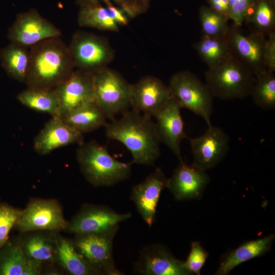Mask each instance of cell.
I'll use <instances>...</instances> for the list:
<instances>
[{"instance_id":"obj_12","label":"cell","mask_w":275,"mask_h":275,"mask_svg":"<svg viewBox=\"0 0 275 275\" xmlns=\"http://www.w3.org/2000/svg\"><path fill=\"white\" fill-rule=\"evenodd\" d=\"M193 155V167L206 171L219 163L229 151V138L220 127L212 125L201 135L188 138Z\"/></svg>"},{"instance_id":"obj_2","label":"cell","mask_w":275,"mask_h":275,"mask_svg":"<svg viewBox=\"0 0 275 275\" xmlns=\"http://www.w3.org/2000/svg\"><path fill=\"white\" fill-rule=\"evenodd\" d=\"M68 48L60 37L43 40L30 47L27 87L54 89L74 70Z\"/></svg>"},{"instance_id":"obj_9","label":"cell","mask_w":275,"mask_h":275,"mask_svg":"<svg viewBox=\"0 0 275 275\" xmlns=\"http://www.w3.org/2000/svg\"><path fill=\"white\" fill-rule=\"evenodd\" d=\"M118 229L101 234H76L72 240L77 251L98 274H124L116 268L113 254Z\"/></svg>"},{"instance_id":"obj_7","label":"cell","mask_w":275,"mask_h":275,"mask_svg":"<svg viewBox=\"0 0 275 275\" xmlns=\"http://www.w3.org/2000/svg\"><path fill=\"white\" fill-rule=\"evenodd\" d=\"M68 48L74 67L93 73L106 67L114 56L105 38L81 31L73 34Z\"/></svg>"},{"instance_id":"obj_4","label":"cell","mask_w":275,"mask_h":275,"mask_svg":"<svg viewBox=\"0 0 275 275\" xmlns=\"http://www.w3.org/2000/svg\"><path fill=\"white\" fill-rule=\"evenodd\" d=\"M206 85L213 97L224 100L250 95L255 76L231 53L205 72Z\"/></svg>"},{"instance_id":"obj_32","label":"cell","mask_w":275,"mask_h":275,"mask_svg":"<svg viewBox=\"0 0 275 275\" xmlns=\"http://www.w3.org/2000/svg\"><path fill=\"white\" fill-rule=\"evenodd\" d=\"M199 19L203 35L210 37H225L230 28L229 19L209 7L201 6L199 9Z\"/></svg>"},{"instance_id":"obj_24","label":"cell","mask_w":275,"mask_h":275,"mask_svg":"<svg viewBox=\"0 0 275 275\" xmlns=\"http://www.w3.org/2000/svg\"><path fill=\"white\" fill-rule=\"evenodd\" d=\"M0 59L9 76L25 84L29 67L30 47L11 42L0 50Z\"/></svg>"},{"instance_id":"obj_36","label":"cell","mask_w":275,"mask_h":275,"mask_svg":"<svg viewBox=\"0 0 275 275\" xmlns=\"http://www.w3.org/2000/svg\"><path fill=\"white\" fill-rule=\"evenodd\" d=\"M264 61L266 69L272 72L275 71V32L270 33L266 39Z\"/></svg>"},{"instance_id":"obj_40","label":"cell","mask_w":275,"mask_h":275,"mask_svg":"<svg viewBox=\"0 0 275 275\" xmlns=\"http://www.w3.org/2000/svg\"><path fill=\"white\" fill-rule=\"evenodd\" d=\"M42 269V263L28 258L27 264L22 275H39L41 274Z\"/></svg>"},{"instance_id":"obj_18","label":"cell","mask_w":275,"mask_h":275,"mask_svg":"<svg viewBox=\"0 0 275 275\" xmlns=\"http://www.w3.org/2000/svg\"><path fill=\"white\" fill-rule=\"evenodd\" d=\"M168 181V178L163 171L157 168L142 182L132 188L130 199L149 227L154 223L160 195L167 187Z\"/></svg>"},{"instance_id":"obj_11","label":"cell","mask_w":275,"mask_h":275,"mask_svg":"<svg viewBox=\"0 0 275 275\" xmlns=\"http://www.w3.org/2000/svg\"><path fill=\"white\" fill-rule=\"evenodd\" d=\"M130 212L119 213L104 205H84L69 222L65 230L76 234H101L119 228V224L130 218Z\"/></svg>"},{"instance_id":"obj_1","label":"cell","mask_w":275,"mask_h":275,"mask_svg":"<svg viewBox=\"0 0 275 275\" xmlns=\"http://www.w3.org/2000/svg\"><path fill=\"white\" fill-rule=\"evenodd\" d=\"M104 127L108 139L119 141L130 151L131 164L153 166L159 157L160 141L151 117L129 109Z\"/></svg>"},{"instance_id":"obj_38","label":"cell","mask_w":275,"mask_h":275,"mask_svg":"<svg viewBox=\"0 0 275 275\" xmlns=\"http://www.w3.org/2000/svg\"><path fill=\"white\" fill-rule=\"evenodd\" d=\"M107 7L114 20L118 25H125L128 24L129 18L122 9L114 5Z\"/></svg>"},{"instance_id":"obj_3","label":"cell","mask_w":275,"mask_h":275,"mask_svg":"<svg viewBox=\"0 0 275 275\" xmlns=\"http://www.w3.org/2000/svg\"><path fill=\"white\" fill-rule=\"evenodd\" d=\"M76 155L83 175L95 187L114 185L128 179L131 175V162L116 160L105 146L96 141L79 145Z\"/></svg>"},{"instance_id":"obj_33","label":"cell","mask_w":275,"mask_h":275,"mask_svg":"<svg viewBox=\"0 0 275 275\" xmlns=\"http://www.w3.org/2000/svg\"><path fill=\"white\" fill-rule=\"evenodd\" d=\"M22 211L7 204H0V250L8 240L9 233Z\"/></svg>"},{"instance_id":"obj_5","label":"cell","mask_w":275,"mask_h":275,"mask_svg":"<svg viewBox=\"0 0 275 275\" xmlns=\"http://www.w3.org/2000/svg\"><path fill=\"white\" fill-rule=\"evenodd\" d=\"M95 102L106 119L115 117L131 107L129 84L118 72L105 67L94 73Z\"/></svg>"},{"instance_id":"obj_19","label":"cell","mask_w":275,"mask_h":275,"mask_svg":"<svg viewBox=\"0 0 275 275\" xmlns=\"http://www.w3.org/2000/svg\"><path fill=\"white\" fill-rule=\"evenodd\" d=\"M84 142L82 133L66 123L60 117H51L36 136L34 151L39 155L49 154L55 149Z\"/></svg>"},{"instance_id":"obj_17","label":"cell","mask_w":275,"mask_h":275,"mask_svg":"<svg viewBox=\"0 0 275 275\" xmlns=\"http://www.w3.org/2000/svg\"><path fill=\"white\" fill-rule=\"evenodd\" d=\"M181 107L171 96L154 117L160 142L164 143L175 154L180 162H183L181 143L188 137L184 132L181 115Z\"/></svg>"},{"instance_id":"obj_14","label":"cell","mask_w":275,"mask_h":275,"mask_svg":"<svg viewBox=\"0 0 275 275\" xmlns=\"http://www.w3.org/2000/svg\"><path fill=\"white\" fill-rule=\"evenodd\" d=\"M60 106L61 116L95 102L94 73L77 69L55 88Z\"/></svg>"},{"instance_id":"obj_15","label":"cell","mask_w":275,"mask_h":275,"mask_svg":"<svg viewBox=\"0 0 275 275\" xmlns=\"http://www.w3.org/2000/svg\"><path fill=\"white\" fill-rule=\"evenodd\" d=\"M170 96L168 86L155 76H145L131 85L132 109L151 118L155 116Z\"/></svg>"},{"instance_id":"obj_35","label":"cell","mask_w":275,"mask_h":275,"mask_svg":"<svg viewBox=\"0 0 275 275\" xmlns=\"http://www.w3.org/2000/svg\"><path fill=\"white\" fill-rule=\"evenodd\" d=\"M229 5V19L233 24L240 27L255 0H228Z\"/></svg>"},{"instance_id":"obj_23","label":"cell","mask_w":275,"mask_h":275,"mask_svg":"<svg viewBox=\"0 0 275 275\" xmlns=\"http://www.w3.org/2000/svg\"><path fill=\"white\" fill-rule=\"evenodd\" d=\"M22 105L32 109L46 113L51 117H60L61 106L55 88L27 87L16 97Z\"/></svg>"},{"instance_id":"obj_16","label":"cell","mask_w":275,"mask_h":275,"mask_svg":"<svg viewBox=\"0 0 275 275\" xmlns=\"http://www.w3.org/2000/svg\"><path fill=\"white\" fill-rule=\"evenodd\" d=\"M134 271L145 275L192 274L184 261L175 258L166 247L160 244L149 245L141 250Z\"/></svg>"},{"instance_id":"obj_39","label":"cell","mask_w":275,"mask_h":275,"mask_svg":"<svg viewBox=\"0 0 275 275\" xmlns=\"http://www.w3.org/2000/svg\"><path fill=\"white\" fill-rule=\"evenodd\" d=\"M209 7L229 19V5L228 0H206Z\"/></svg>"},{"instance_id":"obj_10","label":"cell","mask_w":275,"mask_h":275,"mask_svg":"<svg viewBox=\"0 0 275 275\" xmlns=\"http://www.w3.org/2000/svg\"><path fill=\"white\" fill-rule=\"evenodd\" d=\"M230 53L256 76L267 70L264 61L266 36L252 32L245 34L233 24L226 35Z\"/></svg>"},{"instance_id":"obj_25","label":"cell","mask_w":275,"mask_h":275,"mask_svg":"<svg viewBox=\"0 0 275 275\" xmlns=\"http://www.w3.org/2000/svg\"><path fill=\"white\" fill-rule=\"evenodd\" d=\"M67 124L84 134L93 131L107 124L101 109L93 102L60 117Z\"/></svg>"},{"instance_id":"obj_41","label":"cell","mask_w":275,"mask_h":275,"mask_svg":"<svg viewBox=\"0 0 275 275\" xmlns=\"http://www.w3.org/2000/svg\"><path fill=\"white\" fill-rule=\"evenodd\" d=\"M146 10L148 8L151 0H134Z\"/></svg>"},{"instance_id":"obj_37","label":"cell","mask_w":275,"mask_h":275,"mask_svg":"<svg viewBox=\"0 0 275 275\" xmlns=\"http://www.w3.org/2000/svg\"><path fill=\"white\" fill-rule=\"evenodd\" d=\"M116 6L122 9L129 18H133L146 11L134 0H111Z\"/></svg>"},{"instance_id":"obj_29","label":"cell","mask_w":275,"mask_h":275,"mask_svg":"<svg viewBox=\"0 0 275 275\" xmlns=\"http://www.w3.org/2000/svg\"><path fill=\"white\" fill-rule=\"evenodd\" d=\"M194 47L208 68L214 66L230 54L226 36L210 37L202 35Z\"/></svg>"},{"instance_id":"obj_31","label":"cell","mask_w":275,"mask_h":275,"mask_svg":"<svg viewBox=\"0 0 275 275\" xmlns=\"http://www.w3.org/2000/svg\"><path fill=\"white\" fill-rule=\"evenodd\" d=\"M255 104L263 109L275 108V76L266 70L255 76L250 95Z\"/></svg>"},{"instance_id":"obj_6","label":"cell","mask_w":275,"mask_h":275,"mask_svg":"<svg viewBox=\"0 0 275 275\" xmlns=\"http://www.w3.org/2000/svg\"><path fill=\"white\" fill-rule=\"evenodd\" d=\"M170 95L182 108H186L202 117L208 126L212 124L213 99L209 89L195 74L188 71L174 74L168 85Z\"/></svg>"},{"instance_id":"obj_22","label":"cell","mask_w":275,"mask_h":275,"mask_svg":"<svg viewBox=\"0 0 275 275\" xmlns=\"http://www.w3.org/2000/svg\"><path fill=\"white\" fill-rule=\"evenodd\" d=\"M56 261L71 275H94L98 273L76 250L72 240L54 233Z\"/></svg>"},{"instance_id":"obj_13","label":"cell","mask_w":275,"mask_h":275,"mask_svg":"<svg viewBox=\"0 0 275 275\" xmlns=\"http://www.w3.org/2000/svg\"><path fill=\"white\" fill-rule=\"evenodd\" d=\"M61 35V31L35 9L18 14L8 33L12 42L29 47L43 40Z\"/></svg>"},{"instance_id":"obj_21","label":"cell","mask_w":275,"mask_h":275,"mask_svg":"<svg viewBox=\"0 0 275 275\" xmlns=\"http://www.w3.org/2000/svg\"><path fill=\"white\" fill-rule=\"evenodd\" d=\"M274 239V234H270L243 243L226 256L216 274H228L234 267L242 262L264 254L270 249Z\"/></svg>"},{"instance_id":"obj_20","label":"cell","mask_w":275,"mask_h":275,"mask_svg":"<svg viewBox=\"0 0 275 275\" xmlns=\"http://www.w3.org/2000/svg\"><path fill=\"white\" fill-rule=\"evenodd\" d=\"M206 171L183 162L168 178L167 187L177 200L199 199L210 181Z\"/></svg>"},{"instance_id":"obj_28","label":"cell","mask_w":275,"mask_h":275,"mask_svg":"<svg viewBox=\"0 0 275 275\" xmlns=\"http://www.w3.org/2000/svg\"><path fill=\"white\" fill-rule=\"evenodd\" d=\"M77 22L82 27L104 31H119V25L114 20L108 9L101 5L79 6Z\"/></svg>"},{"instance_id":"obj_8","label":"cell","mask_w":275,"mask_h":275,"mask_svg":"<svg viewBox=\"0 0 275 275\" xmlns=\"http://www.w3.org/2000/svg\"><path fill=\"white\" fill-rule=\"evenodd\" d=\"M69 222L62 207L56 199H31L17 219L14 227L21 233L34 231L57 232L66 230Z\"/></svg>"},{"instance_id":"obj_27","label":"cell","mask_w":275,"mask_h":275,"mask_svg":"<svg viewBox=\"0 0 275 275\" xmlns=\"http://www.w3.org/2000/svg\"><path fill=\"white\" fill-rule=\"evenodd\" d=\"M252 32L267 36L275 30V0H255L244 21Z\"/></svg>"},{"instance_id":"obj_26","label":"cell","mask_w":275,"mask_h":275,"mask_svg":"<svg viewBox=\"0 0 275 275\" xmlns=\"http://www.w3.org/2000/svg\"><path fill=\"white\" fill-rule=\"evenodd\" d=\"M54 233L50 236L33 234L20 240L26 258L42 264L56 261Z\"/></svg>"},{"instance_id":"obj_30","label":"cell","mask_w":275,"mask_h":275,"mask_svg":"<svg viewBox=\"0 0 275 275\" xmlns=\"http://www.w3.org/2000/svg\"><path fill=\"white\" fill-rule=\"evenodd\" d=\"M28 258L20 240H8L0 250V275H22Z\"/></svg>"},{"instance_id":"obj_34","label":"cell","mask_w":275,"mask_h":275,"mask_svg":"<svg viewBox=\"0 0 275 275\" xmlns=\"http://www.w3.org/2000/svg\"><path fill=\"white\" fill-rule=\"evenodd\" d=\"M208 256V253L199 242H193L189 255L184 262L185 266L191 274L199 275Z\"/></svg>"}]
</instances>
